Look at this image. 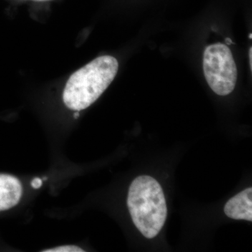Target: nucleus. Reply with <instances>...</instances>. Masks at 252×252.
Listing matches in <instances>:
<instances>
[{
    "label": "nucleus",
    "mask_w": 252,
    "mask_h": 252,
    "mask_svg": "<svg viewBox=\"0 0 252 252\" xmlns=\"http://www.w3.org/2000/svg\"><path fill=\"white\" fill-rule=\"evenodd\" d=\"M127 207L134 224L145 238H155L167 218V205L160 184L150 176H140L129 189Z\"/></svg>",
    "instance_id": "f03ea898"
},
{
    "label": "nucleus",
    "mask_w": 252,
    "mask_h": 252,
    "mask_svg": "<svg viewBox=\"0 0 252 252\" xmlns=\"http://www.w3.org/2000/svg\"><path fill=\"white\" fill-rule=\"evenodd\" d=\"M249 38H250V39H252V34H249Z\"/></svg>",
    "instance_id": "9b49d317"
},
{
    "label": "nucleus",
    "mask_w": 252,
    "mask_h": 252,
    "mask_svg": "<svg viewBox=\"0 0 252 252\" xmlns=\"http://www.w3.org/2000/svg\"><path fill=\"white\" fill-rule=\"evenodd\" d=\"M42 185V180L40 178H34L32 181L31 186L34 189H39Z\"/></svg>",
    "instance_id": "0eeeda50"
},
{
    "label": "nucleus",
    "mask_w": 252,
    "mask_h": 252,
    "mask_svg": "<svg viewBox=\"0 0 252 252\" xmlns=\"http://www.w3.org/2000/svg\"><path fill=\"white\" fill-rule=\"evenodd\" d=\"M249 57H250V64L251 67V71L252 70V47L250 48V51H249Z\"/></svg>",
    "instance_id": "6e6552de"
},
{
    "label": "nucleus",
    "mask_w": 252,
    "mask_h": 252,
    "mask_svg": "<svg viewBox=\"0 0 252 252\" xmlns=\"http://www.w3.org/2000/svg\"><path fill=\"white\" fill-rule=\"evenodd\" d=\"M225 43H226L227 46L231 45V44H235V43L233 42V41L230 39V38H225Z\"/></svg>",
    "instance_id": "1a4fd4ad"
},
{
    "label": "nucleus",
    "mask_w": 252,
    "mask_h": 252,
    "mask_svg": "<svg viewBox=\"0 0 252 252\" xmlns=\"http://www.w3.org/2000/svg\"><path fill=\"white\" fill-rule=\"evenodd\" d=\"M203 70L209 86L215 94L225 96L234 90L238 69L227 45L217 43L207 46L204 52Z\"/></svg>",
    "instance_id": "7ed1b4c3"
},
{
    "label": "nucleus",
    "mask_w": 252,
    "mask_h": 252,
    "mask_svg": "<svg viewBox=\"0 0 252 252\" xmlns=\"http://www.w3.org/2000/svg\"><path fill=\"white\" fill-rule=\"evenodd\" d=\"M21 182L14 176L0 174V212L16 206L22 196Z\"/></svg>",
    "instance_id": "39448f33"
},
{
    "label": "nucleus",
    "mask_w": 252,
    "mask_h": 252,
    "mask_svg": "<svg viewBox=\"0 0 252 252\" xmlns=\"http://www.w3.org/2000/svg\"><path fill=\"white\" fill-rule=\"evenodd\" d=\"M43 252H84L82 249L76 245H63L52 249L43 250Z\"/></svg>",
    "instance_id": "423d86ee"
},
{
    "label": "nucleus",
    "mask_w": 252,
    "mask_h": 252,
    "mask_svg": "<svg viewBox=\"0 0 252 252\" xmlns=\"http://www.w3.org/2000/svg\"><path fill=\"white\" fill-rule=\"evenodd\" d=\"M119 63L112 56L97 58L71 75L63 91V102L71 110H84L103 94L117 76Z\"/></svg>",
    "instance_id": "f257e3e1"
},
{
    "label": "nucleus",
    "mask_w": 252,
    "mask_h": 252,
    "mask_svg": "<svg viewBox=\"0 0 252 252\" xmlns=\"http://www.w3.org/2000/svg\"><path fill=\"white\" fill-rule=\"evenodd\" d=\"M74 117H75V118H77L78 117H79V113H76L75 116H74Z\"/></svg>",
    "instance_id": "9d476101"
},
{
    "label": "nucleus",
    "mask_w": 252,
    "mask_h": 252,
    "mask_svg": "<svg viewBox=\"0 0 252 252\" xmlns=\"http://www.w3.org/2000/svg\"><path fill=\"white\" fill-rule=\"evenodd\" d=\"M225 215L236 220H252V189L248 188L230 198L224 207Z\"/></svg>",
    "instance_id": "20e7f679"
}]
</instances>
